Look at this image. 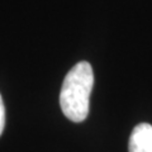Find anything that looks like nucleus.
I'll return each instance as SVG.
<instances>
[{
  "label": "nucleus",
  "mask_w": 152,
  "mask_h": 152,
  "mask_svg": "<svg viewBox=\"0 0 152 152\" xmlns=\"http://www.w3.org/2000/svg\"><path fill=\"white\" fill-rule=\"evenodd\" d=\"M93 85V67L86 61L76 64L65 76L60 94V105L67 119L75 123L86 119Z\"/></svg>",
  "instance_id": "obj_1"
},
{
  "label": "nucleus",
  "mask_w": 152,
  "mask_h": 152,
  "mask_svg": "<svg viewBox=\"0 0 152 152\" xmlns=\"http://www.w3.org/2000/svg\"><path fill=\"white\" fill-rule=\"evenodd\" d=\"M129 152H152V126L140 123L133 128L128 143Z\"/></svg>",
  "instance_id": "obj_2"
},
{
  "label": "nucleus",
  "mask_w": 152,
  "mask_h": 152,
  "mask_svg": "<svg viewBox=\"0 0 152 152\" xmlns=\"http://www.w3.org/2000/svg\"><path fill=\"white\" fill-rule=\"evenodd\" d=\"M4 127H5V107H4L3 98L0 94V136L4 131Z\"/></svg>",
  "instance_id": "obj_3"
}]
</instances>
